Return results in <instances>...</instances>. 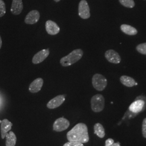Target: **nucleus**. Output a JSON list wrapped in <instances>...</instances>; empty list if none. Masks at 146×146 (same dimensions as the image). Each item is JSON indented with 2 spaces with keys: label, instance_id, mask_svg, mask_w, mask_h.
I'll return each instance as SVG.
<instances>
[{
  "label": "nucleus",
  "instance_id": "7ed1b4c3",
  "mask_svg": "<svg viewBox=\"0 0 146 146\" xmlns=\"http://www.w3.org/2000/svg\"><path fill=\"white\" fill-rule=\"evenodd\" d=\"M104 97L101 94H96L94 95L91 99V108L92 110L98 113L102 111L104 109Z\"/></svg>",
  "mask_w": 146,
  "mask_h": 146
},
{
  "label": "nucleus",
  "instance_id": "aec40b11",
  "mask_svg": "<svg viewBox=\"0 0 146 146\" xmlns=\"http://www.w3.org/2000/svg\"><path fill=\"white\" fill-rule=\"evenodd\" d=\"M120 3L122 5L127 8H133L135 6L134 0H119Z\"/></svg>",
  "mask_w": 146,
  "mask_h": 146
},
{
  "label": "nucleus",
  "instance_id": "423d86ee",
  "mask_svg": "<svg viewBox=\"0 0 146 146\" xmlns=\"http://www.w3.org/2000/svg\"><path fill=\"white\" fill-rule=\"evenodd\" d=\"M70 125L69 121L64 117L58 118L53 125V129L56 131H62L66 130Z\"/></svg>",
  "mask_w": 146,
  "mask_h": 146
},
{
  "label": "nucleus",
  "instance_id": "9d476101",
  "mask_svg": "<svg viewBox=\"0 0 146 146\" xmlns=\"http://www.w3.org/2000/svg\"><path fill=\"white\" fill-rule=\"evenodd\" d=\"M105 58L110 62L114 64H119L121 60L119 53L113 49L106 51L105 52Z\"/></svg>",
  "mask_w": 146,
  "mask_h": 146
},
{
  "label": "nucleus",
  "instance_id": "a211bd4d",
  "mask_svg": "<svg viewBox=\"0 0 146 146\" xmlns=\"http://www.w3.org/2000/svg\"><path fill=\"white\" fill-rule=\"evenodd\" d=\"M120 81L123 85L128 87H133L134 86H135L136 82L134 78L126 75L122 76L120 78Z\"/></svg>",
  "mask_w": 146,
  "mask_h": 146
},
{
  "label": "nucleus",
  "instance_id": "6ab92c4d",
  "mask_svg": "<svg viewBox=\"0 0 146 146\" xmlns=\"http://www.w3.org/2000/svg\"><path fill=\"white\" fill-rule=\"evenodd\" d=\"M94 133L100 138H103L105 136V131L103 125L99 123H96L94 127Z\"/></svg>",
  "mask_w": 146,
  "mask_h": 146
},
{
  "label": "nucleus",
  "instance_id": "f257e3e1",
  "mask_svg": "<svg viewBox=\"0 0 146 146\" xmlns=\"http://www.w3.org/2000/svg\"><path fill=\"white\" fill-rule=\"evenodd\" d=\"M67 137L69 141L78 142L82 143L88 142L89 137L87 126L83 123L77 124L68 131Z\"/></svg>",
  "mask_w": 146,
  "mask_h": 146
},
{
  "label": "nucleus",
  "instance_id": "2eb2a0df",
  "mask_svg": "<svg viewBox=\"0 0 146 146\" xmlns=\"http://www.w3.org/2000/svg\"><path fill=\"white\" fill-rule=\"evenodd\" d=\"M13 123L7 119H4L2 121L1 123V138L5 139L8 132L11 131Z\"/></svg>",
  "mask_w": 146,
  "mask_h": 146
},
{
  "label": "nucleus",
  "instance_id": "9b49d317",
  "mask_svg": "<svg viewBox=\"0 0 146 146\" xmlns=\"http://www.w3.org/2000/svg\"><path fill=\"white\" fill-rule=\"evenodd\" d=\"M65 101V96L63 95H58L50 100L47 104V108L49 109L56 108L62 104Z\"/></svg>",
  "mask_w": 146,
  "mask_h": 146
},
{
  "label": "nucleus",
  "instance_id": "0eeeda50",
  "mask_svg": "<svg viewBox=\"0 0 146 146\" xmlns=\"http://www.w3.org/2000/svg\"><path fill=\"white\" fill-rule=\"evenodd\" d=\"M50 54L49 49H43L35 54L32 58V62L33 64H37L42 62L47 58Z\"/></svg>",
  "mask_w": 146,
  "mask_h": 146
},
{
  "label": "nucleus",
  "instance_id": "393cba45",
  "mask_svg": "<svg viewBox=\"0 0 146 146\" xmlns=\"http://www.w3.org/2000/svg\"><path fill=\"white\" fill-rule=\"evenodd\" d=\"M114 143V141L112 139H108L106 141L105 146H111V145Z\"/></svg>",
  "mask_w": 146,
  "mask_h": 146
},
{
  "label": "nucleus",
  "instance_id": "f3484780",
  "mask_svg": "<svg viewBox=\"0 0 146 146\" xmlns=\"http://www.w3.org/2000/svg\"><path fill=\"white\" fill-rule=\"evenodd\" d=\"M121 29L125 34L128 35H135L137 33V31L134 27L125 24L121 26Z\"/></svg>",
  "mask_w": 146,
  "mask_h": 146
},
{
  "label": "nucleus",
  "instance_id": "cd10ccee",
  "mask_svg": "<svg viewBox=\"0 0 146 146\" xmlns=\"http://www.w3.org/2000/svg\"><path fill=\"white\" fill-rule=\"evenodd\" d=\"M55 2H60L61 0H54Z\"/></svg>",
  "mask_w": 146,
  "mask_h": 146
},
{
  "label": "nucleus",
  "instance_id": "b1692460",
  "mask_svg": "<svg viewBox=\"0 0 146 146\" xmlns=\"http://www.w3.org/2000/svg\"><path fill=\"white\" fill-rule=\"evenodd\" d=\"M142 134L145 138H146V118H145L142 123Z\"/></svg>",
  "mask_w": 146,
  "mask_h": 146
},
{
  "label": "nucleus",
  "instance_id": "6e6552de",
  "mask_svg": "<svg viewBox=\"0 0 146 146\" xmlns=\"http://www.w3.org/2000/svg\"><path fill=\"white\" fill-rule=\"evenodd\" d=\"M40 17V14L37 10H33L27 15L25 22L27 25H34L38 21Z\"/></svg>",
  "mask_w": 146,
  "mask_h": 146
},
{
  "label": "nucleus",
  "instance_id": "4be33fe9",
  "mask_svg": "<svg viewBox=\"0 0 146 146\" xmlns=\"http://www.w3.org/2000/svg\"><path fill=\"white\" fill-rule=\"evenodd\" d=\"M6 13V7L5 2L0 0V17H3Z\"/></svg>",
  "mask_w": 146,
  "mask_h": 146
},
{
  "label": "nucleus",
  "instance_id": "c85d7f7f",
  "mask_svg": "<svg viewBox=\"0 0 146 146\" xmlns=\"http://www.w3.org/2000/svg\"><path fill=\"white\" fill-rule=\"evenodd\" d=\"M137 83L135 82V86H137Z\"/></svg>",
  "mask_w": 146,
  "mask_h": 146
},
{
  "label": "nucleus",
  "instance_id": "ddd939ff",
  "mask_svg": "<svg viewBox=\"0 0 146 146\" xmlns=\"http://www.w3.org/2000/svg\"><path fill=\"white\" fill-rule=\"evenodd\" d=\"M43 84V80L42 78H37L34 80L29 87V90L31 93H36L40 92Z\"/></svg>",
  "mask_w": 146,
  "mask_h": 146
},
{
  "label": "nucleus",
  "instance_id": "412c9836",
  "mask_svg": "<svg viewBox=\"0 0 146 146\" xmlns=\"http://www.w3.org/2000/svg\"><path fill=\"white\" fill-rule=\"evenodd\" d=\"M136 50L142 54L146 55V43L139 44L136 47Z\"/></svg>",
  "mask_w": 146,
  "mask_h": 146
},
{
  "label": "nucleus",
  "instance_id": "f8f14e48",
  "mask_svg": "<svg viewBox=\"0 0 146 146\" xmlns=\"http://www.w3.org/2000/svg\"><path fill=\"white\" fill-rule=\"evenodd\" d=\"M23 9L22 0H13L11 6V13L14 15H19Z\"/></svg>",
  "mask_w": 146,
  "mask_h": 146
},
{
  "label": "nucleus",
  "instance_id": "f03ea898",
  "mask_svg": "<svg viewBox=\"0 0 146 146\" xmlns=\"http://www.w3.org/2000/svg\"><path fill=\"white\" fill-rule=\"evenodd\" d=\"M84 52L81 49H77L73 50L66 56L61 58L60 62L64 67L70 66L77 62L83 56Z\"/></svg>",
  "mask_w": 146,
  "mask_h": 146
},
{
  "label": "nucleus",
  "instance_id": "39448f33",
  "mask_svg": "<svg viewBox=\"0 0 146 146\" xmlns=\"http://www.w3.org/2000/svg\"><path fill=\"white\" fill-rule=\"evenodd\" d=\"M78 15L83 19H88L90 16V8L86 0H81L79 3Z\"/></svg>",
  "mask_w": 146,
  "mask_h": 146
},
{
  "label": "nucleus",
  "instance_id": "a878e982",
  "mask_svg": "<svg viewBox=\"0 0 146 146\" xmlns=\"http://www.w3.org/2000/svg\"><path fill=\"white\" fill-rule=\"evenodd\" d=\"M111 146H120V143H119V142H117V143H114L111 145Z\"/></svg>",
  "mask_w": 146,
  "mask_h": 146
},
{
  "label": "nucleus",
  "instance_id": "20e7f679",
  "mask_svg": "<svg viewBox=\"0 0 146 146\" xmlns=\"http://www.w3.org/2000/svg\"><path fill=\"white\" fill-rule=\"evenodd\" d=\"M92 84L96 90L102 91L107 85V80L102 75L96 74L93 76Z\"/></svg>",
  "mask_w": 146,
  "mask_h": 146
},
{
  "label": "nucleus",
  "instance_id": "1a4fd4ad",
  "mask_svg": "<svg viewBox=\"0 0 146 146\" xmlns=\"http://www.w3.org/2000/svg\"><path fill=\"white\" fill-rule=\"evenodd\" d=\"M45 27L47 33L50 35H55L58 34L60 31V28L58 24L50 20L46 21Z\"/></svg>",
  "mask_w": 146,
  "mask_h": 146
},
{
  "label": "nucleus",
  "instance_id": "dca6fc26",
  "mask_svg": "<svg viewBox=\"0 0 146 146\" xmlns=\"http://www.w3.org/2000/svg\"><path fill=\"white\" fill-rule=\"evenodd\" d=\"M6 146H15L16 143V136L13 131H10L5 136Z\"/></svg>",
  "mask_w": 146,
  "mask_h": 146
},
{
  "label": "nucleus",
  "instance_id": "4468645a",
  "mask_svg": "<svg viewBox=\"0 0 146 146\" xmlns=\"http://www.w3.org/2000/svg\"><path fill=\"white\" fill-rule=\"evenodd\" d=\"M145 101L143 100H136L129 106V110L133 113L140 112L145 106Z\"/></svg>",
  "mask_w": 146,
  "mask_h": 146
},
{
  "label": "nucleus",
  "instance_id": "c756f323",
  "mask_svg": "<svg viewBox=\"0 0 146 146\" xmlns=\"http://www.w3.org/2000/svg\"><path fill=\"white\" fill-rule=\"evenodd\" d=\"M1 122H2V121L0 120V123H1Z\"/></svg>",
  "mask_w": 146,
  "mask_h": 146
},
{
  "label": "nucleus",
  "instance_id": "5701e85b",
  "mask_svg": "<svg viewBox=\"0 0 146 146\" xmlns=\"http://www.w3.org/2000/svg\"><path fill=\"white\" fill-rule=\"evenodd\" d=\"M63 146H84L83 143L75 142V141H69L68 142L66 143Z\"/></svg>",
  "mask_w": 146,
  "mask_h": 146
},
{
  "label": "nucleus",
  "instance_id": "bb28decb",
  "mask_svg": "<svg viewBox=\"0 0 146 146\" xmlns=\"http://www.w3.org/2000/svg\"><path fill=\"white\" fill-rule=\"evenodd\" d=\"M2 41L1 37L0 36V49H1V48L2 47Z\"/></svg>",
  "mask_w": 146,
  "mask_h": 146
}]
</instances>
